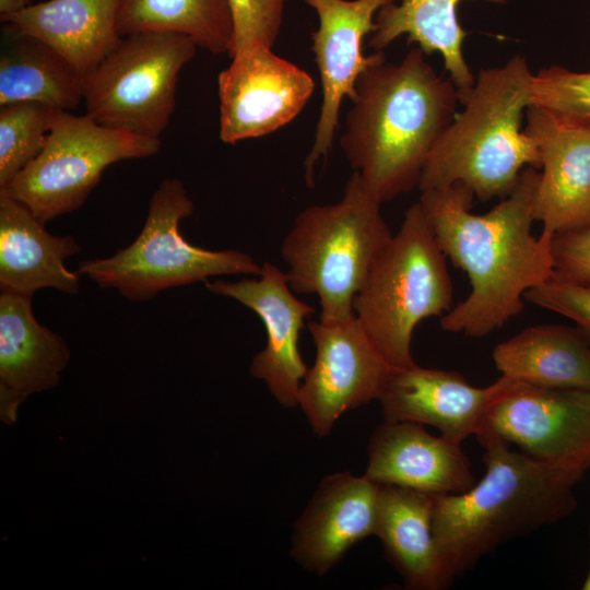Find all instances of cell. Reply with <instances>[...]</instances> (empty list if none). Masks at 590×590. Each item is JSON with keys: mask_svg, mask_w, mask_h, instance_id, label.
<instances>
[{"mask_svg": "<svg viewBox=\"0 0 590 590\" xmlns=\"http://www.w3.org/2000/svg\"><path fill=\"white\" fill-rule=\"evenodd\" d=\"M540 173L527 166L489 212H471L460 182L422 191L420 203L439 247L469 278L470 294L440 319L447 332L485 337L523 308L526 293L553 275L551 234L532 235Z\"/></svg>", "mask_w": 590, "mask_h": 590, "instance_id": "6da1fadb", "label": "cell"}, {"mask_svg": "<svg viewBox=\"0 0 590 590\" xmlns=\"http://www.w3.org/2000/svg\"><path fill=\"white\" fill-rule=\"evenodd\" d=\"M340 146L381 203L412 191L436 141L456 117L459 94L420 48L358 76Z\"/></svg>", "mask_w": 590, "mask_h": 590, "instance_id": "7a4b0ae2", "label": "cell"}, {"mask_svg": "<svg viewBox=\"0 0 590 590\" xmlns=\"http://www.w3.org/2000/svg\"><path fill=\"white\" fill-rule=\"evenodd\" d=\"M485 473L461 494L435 496L433 533L444 588L510 540L556 524L578 506L588 470L538 461L502 441H487Z\"/></svg>", "mask_w": 590, "mask_h": 590, "instance_id": "3957f363", "label": "cell"}, {"mask_svg": "<svg viewBox=\"0 0 590 590\" xmlns=\"http://www.w3.org/2000/svg\"><path fill=\"white\" fill-rule=\"evenodd\" d=\"M533 74L520 55L504 66L482 69L459 102L464 110L436 141L417 188L439 189L460 182L482 201L505 198L526 166L541 168L539 148L520 131L532 104Z\"/></svg>", "mask_w": 590, "mask_h": 590, "instance_id": "277c9868", "label": "cell"}, {"mask_svg": "<svg viewBox=\"0 0 590 590\" xmlns=\"http://www.w3.org/2000/svg\"><path fill=\"white\" fill-rule=\"evenodd\" d=\"M381 204L354 170L338 202L302 210L285 235L288 284L296 294L318 297L320 320L354 315V297L392 236Z\"/></svg>", "mask_w": 590, "mask_h": 590, "instance_id": "5b68a950", "label": "cell"}, {"mask_svg": "<svg viewBox=\"0 0 590 590\" xmlns=\"http://www.w3.org/2000/svg\"><path fill=\"white\" fill-rule=\"evenodd\" d=\"M446 258L416 202L405 211L354 297L356 319L392 368L415 363L411 342L416 326L451 309Z\"/></svg>", "mask_w": 590, "mask_h": 590, "instance_id": "8992f818", "label": "cell"}, {"mask_svg": "<svg viewBox=\"0 0 590 590\" xmlns=\"http://www.w3.org/2000/svg\"><path fill=\"white\" fill-rule=\"evenodd\" d=\"M193 210L181 180L164 179L152 194L139 236L111 257L80 262L76 271L133 302L149 300L165 290L209 278L260 274L261 264L246 252L208 250L187 241L179 225Z\"/></svg>", "mask_w": 590, "mask_h": 590, "instance_id": "52a82bcc", "label": "cell"}, {"mask_svg": "<svg viewBox=\"0 0 590 590\" xmlns=\"http://www.w3.org/2000/svg\"><path fill=\"white\" fill-rule=\"evenodd\" d=\"M197 48L177 33L121 37L81 79L85 114L107 128L161 140L175 110L179 73Z\"/></svg>", "mask_w": 590, "mask_h": 590, "instance_id": "ba28073f", "label": "cell"}, {"mask_svg": "<svg viewBox=\"0 0 590 590\" xmlns=\"http://www.w3.org/2000/svg\"><path fill=\"white\" fill-rule=\"evenodd\" d=\"M160 149L161 140L107 128L86 114L55 109L40 153L0 192L46 223L83 205L108 166L153 156Z\"/></svg>", "mask_w": 590, "mask_h": 590, "instance_id": "9c48e42d", "label": "cell"}, {"mask_svg": "<svg viewBox=\"0 0 590 590\" xmlns=\"http://www.w3.org/2000/svg\"><path fill=\"white\" fill-rule=\"evenodd\" d=\"M474 436L480 445L502 441L538 461L590 472V390L502 375Z\"/></svg>", "mask_w": 590, "mask_h": 590, "instance_id": "30bf717a", "label": "cell"}, {"mask_svg": "<svg viewBox=\"0 0 590 590\" xmlns=\"http://www.w3.org/2000/svg\"><path fill=\"white\" fill-rule=\"evenodd\" d=\"M307 328L316 357L302 381L298 406L312 432L324 437L345 412L378 400L392 367L355 315L312 320Z\"/></svg>", "mask_w": 590, "mask_h": 590, "instance_id": "8fae6325", "label": "cell"}, {"mask_svg": "<svg viewBox=\"0 0 590 590\" xmlns=\"http://www.w3.org/2000/svg\"><path fill=\"white\" fill-rule=\"evenodd\" d=\"M217 76L220 138L235 144L274 132L292 121L314 93L312 78L256 43L232 56Z\"/></svg>", "mask_w": 590, "mask_h": 590, "instance_id": "7c38bea8", "label": "cell"}, {"mask_svg": "<svg viewBox=\"0 0 590 590\" xmlns=\"http://www.w3.org/2000/svg\"><path fill=\"white\" fill-rule=\"evenodd\" d=\"M318 16L311 33V49L317 63L322 103L315 139L305 158V180L315 186V167L327 161L332 148L344 97L352 99L358 76L370 66L385 60L384 51L363 54L365 36L376 30L379 9L392 0H303Z\"/></svg>", "mask_w": 590, "mask_h": 590, "instance_id": "4fadbf2b", "label": "cell"}, {"mask_svg": "<svg viewBox=\"0 0 590 590\" xmlns=\"http://www.w3.org/2000/svg\"><path fill=\"white\" fill-rule=\"evenodd\" d=\"M205 287L212 294L239 302L262 320L267 343L251 358L249 371L263 381L281 405L298 406L300 385L308 369L298 351V338L315 308L300 300L285 272L268 261L255 278L233 282L216 279L205 281Z\"/></svg>", "mask_w": 590, "mask_h": 590, "instance_id": "5bb4252c", "label": "cell"}, {"mask_svg": "<svg viewBox=\"0 0 590 590\" xmlns=\"http://www.w3.org/2000/svg\"><path fill=\"white\" fill-rule=\"evenodd\" d=\"M527 121L524 131L539 148L542 168L535 220L551 235L590 224V123L536 105L527 108Z\"/></svg>", "mask_w": 590, "mask_h": 590, "instance_id": "9a60e30c", "label": "cell"}, {"mask_svg": "<svg viewBox=\"0 0 590 590\" xmlns=\"http://www.w3.org/2000/svg\"><path fill=\"white\" fill-rule=\"evenodd\" d=\"M380 484L365 474L326 476L294 526L290 553L319 576L361 540L376 534Z\"/></svg>", "mask_w": 590, "mask_h": 590, "instance_id": "2e32d148", "label": "cell"}, {"mask_svg": "<svg viewBox=\"0 0 590 590\" xmlns=\"http://www.w3.org/2000/svg\"><path fill=\"white\" fill-rule=\"evenodd\" d=\"M364 474L381 485L433 496L461 494L476 482L461 444L414 422L385 421L374 430Z\"/></svg>", "mask_w": 590, "mask_h": 590, "instance_id": "e0dca14e", "label": "cell"}, {"mask_svg": "<svg viewBox=\"0 0 590 590\" xmlns=\"http://www.w3.org/2000/svg\"><path fill=\"white\" fill-rule=\"evenodd\" d=\"M493 393L494 384L477 388L459 373L414 363L390 369L378 401L386 422L430 425L461 444L475 435Z\"/></svg>", "mask_w": 590, "mask_h": 590, "instance_id": "ac0fdd59", "label": "cell"}, {"mask_svg": "<svg viewBox=\"0 0 590 590\" xmlns=\"http://www.w3.org/2000/svg\"><path fill=\"white\" fill-rule=\"evenodd\" d=\"M69 359L64 339L36 320L32 296L1 292L0 420L15 423L19 406L56 387Z\"/></svg>", "mask_w": 590, "mask_h": 590, "instance_id": "d6986e66", "label": "cell"}, {"mask_svg": "<svg viewBox=\"0 0 590 590\" xmlns=\"http://www.w3.org/2000/svg\"><path fill=\"white\" fill-rule=\"evenodd\" d=\"M80 251L70 235L56 236L32 211L0 192V288L1 292L33 296L42 288L75 295L80 273L64 260Z\"/></svg>", "mask_w": 590, "mask_h": 590, "instance_id": "ffe728a7", "label": "cell"}, {"mask_svg": "<svg viewBox=\"0 0 590 590\" xmlns=\"http://www.w3.org/2000/svg\"><path fill=\"white\" fill-rule=\"evenodd\" d=\"M120 1L47 0L0 16V20L16 32L52 47L84 76L121 39L117 30Z\"/></svg>", "mask_w": 590, "mask_h": 590, "instance_id": "44dd1931", "label": "cell"}, {"mask_svg": "<svg viewBox=\"0 0 590 590\" xmlns=\"http://www.w3.org/2000/svg\"><path fill=\"white\" fill-rule=\"evenodd\" d=\"M434 499L433 495L410 488L380 486L375 535L409 589H444L433 533Z\"/></svg>", "mask_w": 590, "mask_h": 590, "instance_id": "7402d4cb", "label": "cell"}, {"mask_svg": "<svg viewBox=\"0 0 590 590\" xmlns=\"http://www.w3.org/2000/svg\"><path fill=\"white\" fill-rule=\"evenodd\" d=\"M496 368L544 388L590 390V344L577 327L538 324L496 345Z\"/></svg>", "mask_w": 590, "mask_h": 590, "instance_id": "603a6c76", "label": "cell"}, {"mask_svg": "<svg viewBox=\"0 0 590 590\" xmlns=\"http://www.w3.org/2000/svg\"><path fill=\"white\" fill-rule=\"evenodd\" d=\"M461 0H393L382 5L376 14V30L368 46L384 50L399 36L406 34L408 44L415 43L425 55L439 52L445 69L458 90L465 94L475 83L462 52L467 32L457 19V5ZM505 3V0H485Z\"/></svg>", "mask_w": 590, "mask_h": 590, "instance_id": "cb8c5ba5", "label": "cell"}, {"mask_svg": "<svg viewBox=\"0 0 590 590\" xmlns=\"http://www.w3.org/2000/svg\"><path fill=\"white\" fill-rule=\"evenodd\" d=\"M7 25L0 54V106L36 102L74 109L83 101L82 76L52 47Z\"/></svg>", "mask_w": 590, "mask_h": 590, "instance_id": "d4e9b609", "label": "cell"}, {"mask_svg": "<svg viewBox=\"0 0 590 590\" xmlns=\"http://www.w3.org/2000/svg\"><path fill=\"white\" fill-rule=\"evenodd\" d=\"M121 37L139 33H177L212 54H229L234 23L227 0H121Z\"/></svg>", "mask_w": 590, "mask_h": 590, "instance_id": "484cf974", "label": "cell"}, {"mask_svg": "<svg viewBox=\"0 0 590 590\" xmlns=\"http://www.w3.org/2000/svg\"><path fill=\"white\" fill-rule=\"evenodd\" d=\"M54 110L36 102L0 106V188L40 153Z\"/></svg>", "mask_w": 590, "mask_h": 590, "instance_id": "4316f807", "label": "cell"}, {"mask_svg": "<svg viewBox=\"0 0 590 590\" xmlns=\"http://www.w3.org/2000/svg\"><path fill=\"white\" fill-rule=\"evenodd\" d=\"M574 121L590 123V72L553 66L533 74L532 104Z\"/></svg>", "mask_w": 590, "mask_h": 590, "instance_id": "83f0119b", "label": "cell"}, {"mask_svg": "<svg viewBox=\"0 0 590 590\" xmlns=\"http://www.w3.org/2000/svg\"><path fill=\"white\" fill-rule=\"evenodd\" d=\"M234 23L231 57L237 50L251 45L268 47L278 39L285 0H227Z\"/></svg>", "mask_w": 590, "mask_h": 590, "instance_id": "f1b7e54d", "label": "cell"}, {"mask_svg": "<svg viewBox=\"0 0 590 590\" xmlns=\"http://www.w3.org/2000/svg\"><path fill=\"white\" fill-rule=\"evenodd\" d=\"M524 299L573 320L590 344V285L551 278L529 290Z\"/></svg>", "mask_w": 590, "mask_h": 590, "instance_id": "f546056e", "label": "cell"}, {"mask_svg": "<svg viewBox=\"0 0 590 590\" xmlns=\"http://www.w3.org/2000/svg\"><path fill=\"white\" fill-rule=\"evenodd\" d=\"M552 279L590 285V224L551 235Z\"/></svg>", "mask_w": 590, "mask_h": 590, "instance_id": "4dcf8cb0", "label": "cell"}, {"mask_svg": "<svg viewBox=\"0 0 590 590\" xmlns=\"http://www.w3.org/2000/svg\"><path fill=\"white\" fill-rule=\"evenodd\" d=\"M31 4L32 0H0V16L20 12Z\"/></svg>", "mask_w": 590, "mask_h": 590, "instance_id": "1f68e13d", "label": "cell"}, {"mask_svg": "<svg viewBox=\"0 0 590 590\" xmlns=\"http://www.w3.org/2000/svg\"><path fill=\"white\" fill-rule=\"evenodd\" d=\"M588 533H589V540H590V524H589V531H588ZM582 589H583V590H590V568H589L587 578H586V580H585V582H583Z\"/></svg>", "mask_w": 590, "mask_h": 590, "instance_id": "d6a6232c", "label": "cell"}]
</instances>
